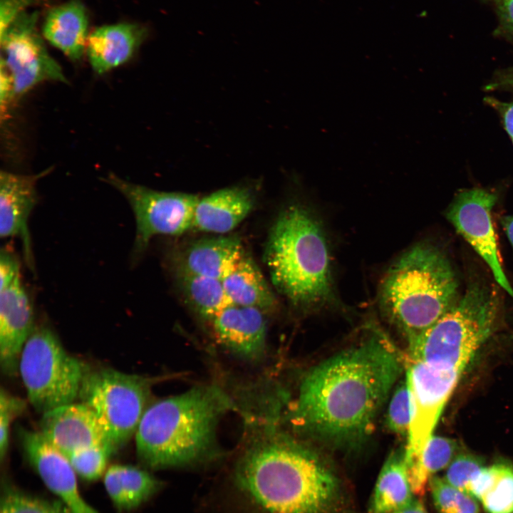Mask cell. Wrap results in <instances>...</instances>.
<instances>
[{
	"mask_svg": "<svg viewBox=\"0 0 513 513\" xmlns=\"http://www.w3.org/2000/svg\"><path fill=\"white\" fill-rule=\"evenodd\" d=\"M403 368L400 354L376 332L305 375L290 404L289 421L301 434L319 441L358 445L372 432Z\"/></svg>",
	"mask_w": 513,
	"mask_h": 513,
	"instance_id": "1",
	"label": "cell"
},
{
	"mask_svg": "<svg viewBox=\"0 0 513 513\" xmlns=\"http://www.w3.org/2000/svg\"><path fill=\"white\" fill-rule=\"evenodd\" d=\"M239 457L236 484L265 513H340L342 486L316 453L281 433L274 418Z\"/></svg>",
	"mask_w": 513,
	"mask_h": 513,
	"instance_id": "2",
	"label": "cell"
},
{
	"mask_svg": "<svg viewBox=\"0 0 513 513\" xmlns=\"http://www.w3.org/2000/svg\"><path fill=\"white\" fill-rule=\"evenodd\" d=\"M217 385H201L157 400L145 410L135 432L137 455L152 470L195 465L218 456L217 425L238 410Z\"/></svg>",
	"mask_w": 513,
	"mask_h": 513,
	"instance_id": "3",
	"label": "cell"
},
{
	"mask_svg": "<svg viewBox=\"0 0 513 513\" xmlns=\"http://www.w3.org/2000/svg\"><path fill=\"white\" fill-rule=\"evenodd\" d=\"M323 229L305 206H286L269 231L264 260L277 290L295 307L322 308L334 299L331 261Z\"/></svg>",
	"mask_w": 513,
	"mask_h": 513,
	"instance_id": "4",
	"label": "cell"
},
{
	"mask_svg": "<svg viewBox=\"0 0 513 513\" xmlns=\"http://www.w3.org/2000/svg\"><path fill=\"white\" fill-rule=\"evenodd\" d=\"M458 288L447 256L421 243L406 250L389 267L380 285L378 304L409 343L457 303Z\"/></svg>",
	"mask_w": 513,
	"mask_h": 513,
	"instance_id": "5",
	"label": "cell"
},
{
	"mask_svg": "<svg viewBox=\"0 0 513 513\" xmlns=\"http://www.w3.org/2000/svg\"><path fill=\"white\" fill-rule=\"evenodd\" d=\"M498 316L496 295L471 285L433 325L408 343L406 359L464 372L492 333Z\"/></svg>",
	"mask_w": 513,
	"mask_h": 513,
	"instance_id": "6",
	"label": "cell"
},
{
	"mask_svg": "<svg viewBox=\"0 0 513 513\" xmlns=\"http://www.w3.org/2000/svg\"><path fill=\"white\" fill-rule=\"evenodd\" d=\"M86 366L68 354L48 327H34L24 344L19 370L28 399L44 413L78 397Z\"/></svg>",
	"mask_w": 513,
	"mask_h": 513,
	"instance_id": "7",
	"label": "cell"
},
{
	"mask_svg": "<svg viewBox=\"0 0 513 513\" xmlns=\"http://www.w3.org/2000/svg\"><path fill=\"white\" fill-rule=\"evenodd\" d=\"M152 380L108 368L86 366L78 397L98 417L114 452L135 434Z\"/></svg>",
	"mask_w": 513,
	"mask_h": 513,
	"instance_id": "8",
	"label": "cell"
},
{
	"mask_svg": "<svg viewBox=\"0 0 513 513\" xmlns=\"http://www.w3.org/2000/svg\"><path fill=\"white\" fill-rule=\"evenodd\" d=\"M105 180L125 197L133 209L136 224L135 255L142 254L155 236H176L192 229L198 195L154 190L113 173Z\"/></svg>",
	"mask_w": 513,
	"mask_h": 513,
	"instance_id": "9",
	"label": "cell"
},
{
	"mask_svg": "<svg viewBox=\"0 0 513 513\" xmlns=\"http://www.w3.org/2000/svg\"><path fill=\"white\" fill-rule=\"evenodd\" d=\"M411 420L404 449L407 470L418 462L447 402L463 372L439 368L425 363L405 360Z\"/></svg>",
	"mask_w": 513,
	"mask_h": 513,
	"instance_id": "10",
	"label": "cell"
},
{
	"mask_svg": "<svg viewBox=\"0 0 513 513\" xmlns=\"http://www.w3.org/2000/svg\"><path fill=\"white\" fill-rule=\"evenodd\" d=\"M38 13H21L0 35L1 61L13 81L14 95L47 81L67 83L61 67L49 55L37 29Z\"/></svg>",
	"mask_w": 513,
	"mask_h": 513,
	"instance_id": "11",
	"label": "cell"
},
{
	"mask_svg": "<svg viewBox=\"0 0 513 513\" xmlns=\"http://www.w3.org/2000/svg\"><path fill=\"white\" fill-rule=\"evenodd\" d=\"M496 193L482 188L458 192L446 216L456 230L490 268L497 284L513 298V288L500 264L491 212Z\"/></svg>",
	"mask_w": 513,
	"mask_h": 513,
	"instance_id": "12",
	"label": "cell"
},
{
	"mask_svg": "<svg viewBox=\"0 0 513 513\" xmlns=\"http://www.w3.org/2000/svg\"><path fill=\"white\" fill-rule=\"evenodd\" d=\"M19 437L29 463L58 500L73 513H98L81 494L77 474L62 452L40 431L21 428Z\"/></svg>",
	"mask_w": 513,
	"mask_h": 513,
	"instance_id": "13",
	"label": "cell"
},
{
	"mask_svg": "<svg viewBox=\"0 0 513 513\" xmlns=\"http://www.w3.org/2000/svg\"><path fill=\"white\" fill-rule=\"evenodd\" d=\"M39 431L65 455L96 445H107L113 451L98 417L83 403L43 413Z\"/></svg>",
	"mask_w": 513,
	"mask_h": 513,
	"instance_id": "14",
	"label": "cell"
},
{
	"mask_svg": "<svg viewBox=\"0 0 513 513\" xmlns=\"http://www.w3.org/2000/svg\"><path fill=\"white\" fill-rule=\"evenodd\" d=\"M46 171L36 175H19L1 171L0 175V235L19 237L28 266L34 262L28 222L37 202L36 184Z\"/></svg>",
	"mask_w": 513,
	"mask_h": 513,
	"instance_id": "15",
	"label": "cell"
},
{
	"mask_svg": "<svg viewBox=\"0 0 513 513\" xmlns=\"http://www.w3.org/2000/svg\"><path fill=\"white\" fill-rule=\"evenodd\" d=\"M0 291V365L5 374L13 375L34 328L33 306L21 276Z\"/></svg>",
	"mask_w": 513,
	"mask_h": 513,
	"instance_id": "16",
	"label": "cell"
},
{
	"mask_svg": "<svg viewBox=\"0 0 513 513\" xmlns=\"http://www.w3.org/2000/svg\"><path fill=\"white\" fill-rule=\"evenodd\" d=\"M209 321L217 340L233 353L249 361L264 355L266 326L261 310L232 304Z\"/></svg>",
	"mask_w": 513,
	"mask_h": 513,
	"instance_id": "17",
	"label": "cell"
},
{
	"mask_svg": "<svg viewBox=\"0 0 513 513\" xmlns=\"http://www.w3.org/2000/svg\"><path fill=\"white\" fill-rule=\"evenodd\" d=\"M254 201V191L245 185L217 190L200 198L195 210L192 229L217 234L229 232L250 213Z\"/></svg>",
	"mask_w": 513,
	"mask_h": 513,
	"instance_id": "18",
	"label": "cell"
},
{
	"mask_svg": "<svg viewBox=\"0 0 513 513\" xmlns=\"http://www.w3.org/2000/svg\"><path fill=\"white\" fill-rule=\"evenodd\" d=\"M244 252L241 240L235 236L200 239L175 256V271L222 281Z\"/></svg>",
	"mask_w": 513,
	"mask_h": 513,
	"instance_id": "19",
	"label": "cell"
},
{
	"mask_svg": "<svg viewBox=\"0 0 513 513\" xmlns=\"http://www.w3.org/2000/svg\"><path fill=\"white\" fill-rule=\"evenodd\" d=\"M147 35L146 28L122 23L95 28L88 35L86 52L93 70L104 74L127 62Z\"/></svg>",
	"mask_w": 513,
	"mask_h": 513,
	"instance_id": "20",
	"label": "cell"
},
{
	"mask_svg": "<svg viewBox=\"0 0 513 513\" xmlns=\"http://www.w3.org/2000/svg\"><path fill=\"white\" fill-rule=\"evenodd\" d=\"M88 28L85 6L78 0H71L48 12L42 31L51 44L71 60L78 61L86 51Z\"/></svg>",
	"mask_w": 513,
	"mask_h": 513,
	"instance_id": "21",
	"label": "cell"
},
{
	"mask_svg": "<svg viewBox=\"0 0 513 513\" xmlns=\"http://www.w3.org/2000/svg\"><path fill=\"white\" fill-rule=\"evenodd\" d=\"M224 291L234 305L268 311L276 304L275 296L260 269L245 252L222 279Z\"/></svg>",
	"mask_w": 513,
	"mask_h": 513,
	"instance_id": "22",
	"label": "cell"
},
{
	"mask_svg": "<svg viewBox=\"0 0 513 513\" xmlns=\"http://www.w3.org/2000/svg\"><path fill=\"white\" fill-rule=\"evenodd\" d=\"M405 460V451L391 452L378 476L369 513H390L409 504L415 497Z\"/></svg>",
	"mask_w": 513,
	"mask_h": 513,
	"instance_id": "23",
	"label": "cell"
},
{
	"mask_svg": "<svg viewBox=\"0 0 513 513\" xmlns=\"http://www.w3.org/2000/svg\"><path fill=\"white\" fill-rule=\"evenodd\" d=\"M470 494L487 513H513V467L507 462L482 467L471 482Z\"/></svg>",
	"mask_w": 513,
	"mask_h": 513,
	"instance_id": "24",
	"label": "cell"
},
{
	"mask_svg": "<svg viewBox=\"0 0 513 513\" xmlns=\"http://www.w3.org/2000/svg\"><path fill=\"white\" fill-rule=\"evenodd\" d=\"M176 275L179 288L187 301L197 314L208 321L233 304L221 280L187 274Z\"/></svg>",
	"mask_w": 513,
	"mask_h": 513,
	"instance_id": "25",
	"label": "cell"
},
{
	"mask_svg": "<svg viewBox=\"0 0 513 513\" xmlns=\"http://www.w3.org/2000/svg\"><path fill=\"white\" fill-rule=\"evenodd\" d=\"M459 445L455 440L432 435L427 442L418 463L408 470L415 495H423L430 478L447 468L457 455Z\"/></svg>",
	"mask_w": 513,
	"mask_h": 513,
	"instance_id": "26",
	"label": "cell"
},
{
	"mask_svg": "<svg viewBox=\"0 0 513 513\" xmlns=\"http://www.w3.org/2000/svg\"><path fill=\"white\" fill-rule=\"evenodd\" d=\"M428 487L439 513H479L477 500L449 484L443 477L432 476Z\"/></svg>",
	"mask_w": 513,
	"mask_h": 513,
	"instance_id": "27",
	"label": "cell"
},
{
	"mask_svg": "<svg viewBox=\"0 0 513 513\" xmlns=\"http://www.w3.org/2000/svg\"><path fill=\"white\" fill-rule=\"evenodd\" d=\"M118 465L130 510L148 500L163 485L160 480L145 469L130 465Z\"/></svg>",
	"mask_w": 513,
	"mask_h": 513,
	"instance_id": "28",
	"label": "cell"
},
{
	"mask_svg": "<svg viewBox=\"0 0 513 513\" xmlns=\"http://www.w3.org/2000/svg\"><path fill=\"white\" fill-rule=\"evenodd\" d=\"M0 513H73L60 500L50 501L6 488L1 497Z\"/></svg>",
	"mask_w": 513,
	"mask_h": 513,
	"instance_id": "29",
	"label": "cell"
},
{
	"mask_svg": "<svg viewBox=\"0 0 513 513\" xmlns=\"http://www.w3.org/2000/svg\"><path fill=\"white\" fill-rule=\"evenodd\" d=\"M113 451L107 445H96L76 450L67 455L77 475L88 481L101 477Z\"/></svg>",
	"mask_w": 513,
	"mask_h": 513,
	"instance_id": "30",
	"label": "cell"
},
{
	"mask_svg": "<svg viewBox=\"0 0 513 513\" xmlns=\"http://www.w3.org/2000/svg\"><path fill=\"white\" fill-rule=\"evenodd\" d=\"M411 420L410 396L406 380L401 381L392 395L385 423L392 432L408 437Z\"/></svg>",
	"mask_w": 513,
	"mask_h": 513,
	"instance_id": "31",
	"label": "cell"
},
{
	"mask_svg": "<svg viewBox=\"0 0 513 513\" xmlns=\"http://www.w3.org/2000/svg\"><path fill=\"white\" fill-rule=\"evenodd\" d=\"M484 466V461L479 456L460 452L447 467L443 478L449 484L470 494L471 482Z\"/></svg>",
	"mask_w": 513,
	"mask_h": 513,
	"instance_id": "32",
	"label": "cell"
},
{
	"mask_svg": "<svg viewBox=\"0 0 513 513\" xmlns=\"http://www.w3.org/2000/svg\"><path fill=\"white\" fill-rule=\"evenodd\" d=\"M26 402L9 394L3 388L0 391V458H5L9 447L11 423L25 409Z\"/></svg>",
	"mask_w": 513,
	"mask_h": 513,
	"instance_id": "33",
	"label": "cell"
},
{
	"mask_svg": "<svg viewBox=\"0 0 513 513\" xmlns=\"http://www.w3.org/2000/svg\"><path fill=\"white\" fill-rule=\"evenodd\" d=\"M105 489L119 511H129V506L125 488L120 477L118 464L110 466L103 475Z\"/></svg>",
	"mask_w": 513,
	"mask_h": 513,
	"instance_id": "34",
	"label": "cell"
},
{
	"mask_svg": "<svg viewBox=\"0 0 513 513\" xmlns=\"http://www.w3.org/2000/svg\"><path fill=\"white\" fill-rule=\"evenodd\" d=\"M36 0H1L0 1V35L11 24L24 12L26 9Z\"/></svg>",
	"mask_w": 513,
	"mask_h": 513,
	"instance_id": "35",
	"label": "cell"
},
{
	"mask_svg": "<svg viewBox=\"0 0 513 513\" xmlns=\"http://www.w3.org/2000/svg\"><path fill=\"white\" fill-rule=\"evenodd\" d=\"M20 276V266L17 258L6 249L0 256V290L11 285Z\"/></svg>",
	"mask_w": 513,
	"mask_h": 513,
	"instance_id": "36",
	"label": "cell"
},
{
	"mask_svg": "<svg viewBox=\"0 0 513 513\" xmlns=\"http://www.w3.org/2000/svg\"><path fill=\"white\" fill-rule=\"evenodd\" d=\"M15 97L12 78L4 66L1 61L0 66V104H1V119L4 120L6 118L9 105L11 99Z\"/></svg>",
	"mask_w": 513,
	"mask_h": 513,
	"instance_id": "37",
	"label": "cell"
},
{
	"mask_svg": "<svg viewBox=\"0 0 513 513\" xmlns=\"http://www.w3.org/2000/svg\"><path fill=\"white\" fill-rule=\"evenodd\" d=\"M390 513H428L423 504L415 497L405 507Z\"/></svg>",
	"mask_w": 513,
	"mask_h": 513,
	"instance_id": "38",
	"label": "cell"
},
{
	"mask_svg": "<svg viewBox=\"0 0 513 513\" xmlns=\"http://www.w3.org/2000/svg\"><path fill=\"white\" fill-rule=\"evenodd\" d=\"M502 16L507 26L513 31V0H502Z\"/></svg>",
	"mask_w": 513,
	"mask_h": 513,
	"instance_id": "39",
	"label": "cell"
},
{
	"mask_svg": "<svg viewBox=\"0 0 513 513\" xmlns=\"http://www.w3.org/2000/svg\"><path fill=\"white\" fill-rule=\"evenodd\" d=\"M501 223L513 247V216H505L502 217Z\"/></svg>",
	"mask_w": 513,
	"mask_h": 513,
	"instance_id": "40",
	"label": "cell"
}]
</instances>
